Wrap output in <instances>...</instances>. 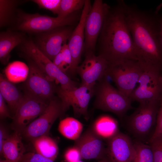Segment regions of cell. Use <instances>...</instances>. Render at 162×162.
Wrapping results in <instances>:
<instances>
[{
    "mask_svg": "<svg viewBox=\"0 0 162 162\" xmlns=\"http://www.w3.org/2000/svg\"><path fill=\"white\" fill-rule=\"evenodd\" d=\"M131 34L138 61L143 70L162 72L160 15L156 11L141 10L136 5L118 0Z\"/></svg>",
    "mask_w": 162,
    "mask_h": 162,
    "instance_id": "obj_1",
    "label": "cell"
},
{
    "mask_svg": "<svg viewBox=\"0 0 162 162\" xmlns=\"http://www.w3.org/2000/svg\"><path fill=\"white\" fill-rule=\"evenodd\" d=\"M98 40V55L109 64L126 60L138 61L133 39L118 1L108 10Z\"/></svg>",
    "mask_w": 162,
    "mask_h": 162,
    "instance_id": "obj_2",
    "label": "cell"
},
{
    "mask_svg": "<svg viewBox=\"0 0 162 162\" xmlns=\"http://www.w3.org/2000/svg\"><path fill=\"white\" fill-rule=\"evenodd\" d=\"M75 11L63 18L29 14L18 9L16 17L13 26L9 30L36 34L48 31L58 27L73 26L79 21L81 12Z\"/></svg>",
    "mask_w": 162,
    "mask_h": 162,
    "instance_id": "obj_3",
    "label": "cell"
},
{
    "mask_svg": "<svg viewBox=\"0 0 162 162\" xmlns=\"http://www.w3.org/2000/svg\"><path fill=\"white\" fill-rule=\"evenodd\" d=\"M160 101L140 103L134 112L128 117V130L136 140L146 143L149 142L152 136L151 132L155 126Z\"/></svg>",
    "mask_w": 162,
    "mask_h": 162,
    "instance_id": "obj_4",
    "label": "cell"
},
{
    "mask_svg": "<svg viewBox=\"0 0 162 162\" xmlns=\"http://www.w3.org/2000/svg\"><path fill=\"white\" fill-rule=\"evenodd\" d=\"M104 77L95 87V108L114 113L120 118L131 109L132 100L129 97L114 88Z\"/></svg>",
    "mask_w": 162,
    "mask_h": 162,
    "instance_id": "obj_5",
    "label": "cell"
},
{
    "mask_svg": "<svg viewBox=\"0 0 162 162\" xmlns=\"http://www.w3.org/2000/svg\"><path fill=\"white\" fill-rule=\"evenodd\" d=\"M21 52L28 56L40 69L52 81L59 83L62 90L69 91L78 87L76 82L67 74L58 68L53 62L43 54L38 49L32 39L27 38L19 45Z\"/></svg>",
    "mask_w": 162,
    "mask_h": 162,
    "instance_id": "obj_6",
    "label": "cell"
},
{
    "mask_svg": "<svg viewBox=\"0 0 162 162\" xmlns=\"http://www.w3.org/2000/svg\"><path fill=\"white\" fill-rule=\"evenodd\" d=\"M20 55L27 61L29 68L23 86L24 94L49 102L54 98L57 87L30 58L22 52Z\"/></svg>",
    "mask_w": 162,
    "mask_h": 162,
    "instance_id": "obj_7",
    "label": "cell"
},
{
    "mask_svg": "<svg viewBox=\"0 0 162 162\" xmlns=\"http://www.w3.org/2000/svg\"><path fill=\"white\" fill-rule=\"evenodd\" d=\"M143 70L137 61L126 60L109 64L106 73L117 89L130 98Z\"/></svg>",
    "mask_w": 162,
    "mask_h": 162,
    "instance_id": "obj_8",
    "label": "cell"
},
{
    "mask_svg": "<svg viewBox=\"0 0 162 162\" xmlns=\"http://www.w3.org/2000/svg\"><path fill=\"white\" fill-rule=\"evenodd\" d=\"M110 6L101 0H94L92 6L85 23L83 50L85 54L94 53L105 17Z\"/></svg>",
    "mask_w": 162,
    "mask_h": 162,
    "instance_id": "obj_9",
    "label": "cell"
},
{
    "mask_svg": "<svg viewBox=\"0 0 162 162\" xmlns=\"http://www.w3.org/2000/svg\"><path fill=\"white\" fill-rule=\"evenodd\" d=\"M74 30L73 26L60 27L35 34L33 40L41 52L53 61L63 45L67 44Z\"/></svg>",
    "mask_w": 162,
    "mask_h": 162,
    "instance_id": "obj_10",
    "label": "cell"
},
{
    "mask_svg": "<svg viewBox=\"0 0 162 162\" xmlns=\"http://www.w3.org/2000/svg\"><path fill=\"white\" fill-rule=\"evenodd\" d=\"M64 112L60 99L54 98L43 113L30 123L21 134L31 140L42 136L47 135L55 121Z\"/></svg>",
    "mask_w": 162,
    "mask_h": 162,
    "instance_id": "obj_11",
    "label": "cell"
},
{
    "mask_svg": "<svg viewBox=\"0 0 162 162\" xmlns=\"http://www.w3.org/2000/svg\"><path fill=\"white\" fill-rule=\"evenodd\" d=\"M95 87L80 85L70 91L64 90L60 86L57 87L56 92L61 101L64 112L71 106L75 116H82L88 119V108L89 101L94 94Z\"/></svg>",
    "mask_w": 162,
    "mask_h": 162,
    "instance_id": "obj_12",
    "label": "cell"
},
{
    "mask_svg": "<svg viewBox=\"0 0 162 162\" xmlns=\"http://www.w3.org/2000/svg\"><path fill=\"white\" fill-rule=\"evenodd\" d=\"M138 83L130 97L132 101L140 103L162 100V72L143 70Z\"/></svg>",
    "mask_w": 162,
    "mask_h": 162,
    "instance_id": "obj_13",
    "label": "cell"
},
{
    "mask_svg": "<svg viewBox=\"0 0 162 162\" xmlns=\"http://www.w3.org/2000/svg\"><path fill=\"white\" fill-rule=\"evenodd\" d=\"M49 102L24 94L22 100L13 117L12 129L15 131L21 134L30 123L43 113Z\"/></svg>",
    "mask_w": 162,
    "mask_h": 162,
    "instance_id": "obj_14",
    "label": "cell"
},
{
    "mask_svg": "<svg viewBox=\"0 0 162 162\" xmlns=\"http://www.w3.org/2000/svg\"><path fill=\"white\" fill-rule=\"evenodd\" d=\"M109 65L100 56H96L94 53L85 54L84 61L76 70L81 79L80 85L95 86L97 81H100L106 76Z\"/></svg>",
    "mask_w": 162,
    "mask_h": 162,
    "instance_id": "obj_15",
    "label": "cell"
},
{
    "mask_svg": "<svg viewBox=\"0 0 162 162\" xmlns=\"http://www.w3.org/2000/svg\"><path fill=\"white\" fill-rule=\"evenodd\" d=\"M92 6L90 1L86 0L78 23L68 40L67 44L72 58V65L68 73L70 75H74L76 73L84 50L85 23Z\"/></svg>",
    "mask_w": 162,
    "mask_h": 162,
    "instance_id": "obj_16",
    "label": "cell"
},
{
    "mask_svg": "<svg viewBox=\"0 0 162 162\" xmlns=\"http://www.w3.org/2000/svg\"><path fill=\"white\" fill-rule=\"evenodd\" d=\"M102 139L91 128L75 140L74 146L79 150L82 159L101 160L107 157V147Z\"/></svg>",
    "mask_w": 162,
    "mask_h": 162,
    "instance_id": "obj_17",
    "label": "cell"
},
{
    "mask_svg": "<svg viewBox=\"0 0 162 162\" xmlns=\"http://www.w3.org/2000/svg\"><path fill=\"white\" fill-rule=\"evenodd\" d=\"M107 153L111 162H133L135 155L133 142L128 135L119 131L108 140Z\"/></svg>",
    "mask_w": 162,
    "mask_h": 162,
    "instance_id": "obj_18",
    "label": "cell"
},
{
    "mask_svg": "<svg viewBox=\"0 0 162 162\" xmlns=\"http://www.w3.org/2000/svg\"><path fill=\"white\" fill-rule=\"evenodd\" d=\"M26 33L8 29L0 33V60L7 64L10 56V53L16 46L22 44L26 39Z\"/></svg>",
    "mask_w": 162,
    "mask_h": 162,
    "instance_id": "obj_19",
    "label": "cell"
},
{
    "mask_svg": "<svg viewBox=\"0 0 162 162\" xmlns=\"http://www.w3.org/2000/svg\"><path fill=\"white\" fill-rule=\"evenodd\" d=\"M0 94L8 104L14 116L22 100L23 95L2 74L0 75Z\"/></svg>",
    "mask_w": 162,
    "mask_h": 162,
    "instance_id": "obj_20",
    "label": "cell"
},
{
    "mask_svg": "<svg viewBox=\"0 0 162 162\" xmlns=\"http://www.w3.org/2000/svg\"><path fill=\"white\" fill-rule=\"evenodd\" d=\"M21 135L20 133L14 131L4 142L1 154L5 159L11 162H19L25 154Z\"/></svg>",
    "mask_w": 162,
    "mask_h": 162,
    "instance_id": "obj_21",
    "label": "cell"
},
{
    "mask_svg": "<svg viewBox=\"0 0 162 162\" xmlns=\"http://www.w3.org/2000/svg\"><path fill=\"white\" fill-rule=\"evenodd\" d=\"M26 0H0V27H11L17 16V7ZM10 27V28H11Z\"/></svg>",
    "mask_w": 162,
    "mask_h": 162,
    "instance_id": "obj_22",
    "label": "cell"
},
{
    "mask_svg": "<svg viewBox=\"0 0 162 162\" xmlns=\"http://www.w3.org/2000/svg\"><path fill=\"white\" fill-rule=\"evenodd\" d=\"M92 128L94 132L103 139L108 140L119 131L117 121L106 116L98 118L94 122Z\"/></svg>",
    "mask_w": 162,
    "mask_h": 162,
    "instance_id": "obj_23",
    "label": "cell"
},
{
    "mask_svg": "<svg viewBox=\"0 0 162 162\" xmlns=\"http://www.w3.org/2000/svg\"><path fill=\"white\" fill-rule=\"evenodd\" d=\"M36 153L54 161L58 153L56 142L47 135H43L31 140Z\"/></svg>",
    "mask_w": 162,
    "mask_h": 162,
    "instance_id": "obj_24",
    "label": "cell"
},
{
    "mask_svg": "<svg viewBox=\"0 0 162 162\" xmlns=\"http://www.w3.org/2000/svg\"><path fill=\"white\" fill-rule=\"evenodd\" d=\"M83 126L82 124L74 118L68 117L61 120L58 129L60 133L66 138L76 140L81 136Z\"/></svg>",
    "mask_w": 162,
    "mask_h": 162,
    "instance_id": "obj_25",
    "label": "cell"
},
{
    "mask_svg": "<svg viewBox=\"0 0 162 162\" xmlns=\"http://www.w3.org/2000/svg\"><path fill=\"white\" fill-rule=\"evenodd\" d=\"M133 142L135 155L133 162H154L153 153L149 144L136 140Z\"/></svg>",
    "mask_w": 162,
    "mask_h": 162,
    "instance_id": "obj_26",
    "label": "cell"
},
{
    "mask_svg": "<svg viewBox=\"0 0 162 162\" xmlns=\"http://www.w3.org/2000/svg\"><path fill=\"white\" fill-rule=\"evenodd\" d=\"M52 62L61 70L68 75L72 65V58L68 44L63 45Z\"/></svg>",
    "mask_w": 162,
    "mask_h": 162,
    "instance_id": "obj_27",
    "label": "cell"
},
{
    "mask_svg": "<svg viewBox=\"0 0 162 162\" xmlns=\"http://www.w3.org/2000/svg\"><path fill=\"white\" fill-rule=\"evenodd\" d=\"M86 0H61L57 17L63 18L83 8Z\"/></svg>",
    "mask_w": 162,
    "mask_h": 162,
    "instance_id": "obj_28",
    "label": "cell"
},
{
    "mask_svg": "<svg viewBox=\"0 0 162 162\" xmlns=\"http://www.w3.org/2000/svg\"><path fill=\"white\" fill-rule=\"evenodd\" d=\"M40 8H44L51 11L54 14H58L61 0H33Z\"/></svg>",
    "mask_w": 162,
    "mask_h": 162,
    "instance_id": "obj_29",
    "label": "cell"
},
{
    "mask_svg": "<svg viewBox=\"0 0 162 162\" xmlns=\"http://www.w3.org/2000/svg\"><path fill=\"white\" fill-rule=\"evenodd\" d=\"M154 155V162H162V136L150 142Z\"/></svg>",
    "mask_w": 162,
    "mask_h": 162,
    "instance_id": "obj_30",
    "label": "cell"
},
{
    "mask_svg": "<svg viewBox=\"0 0 162 162\" xmlns=\"http://www.w3.org/2000/svg\"><path fill=\"white\" fill-rule=\"evenodd\" d=\"M54 161L37 153L29 152L24 154L19 162H54Z\"/></svg>",
    "mask_w": 162,
    "mask_h": 162,
    "instance_id": "obj_31",
    "label": "cell"
},
{
    "mask_svg": "<svg viewBox=\"0 0 162 162\" xmlns=\"http://www.w3.org/2000/svg\"><path fill=\"white\" fill-rule=\"evenodd\" d=\"M161 136H162V100L160 101L157 114L155 129L148 143Z\"/></svg>",
    "mask_w": 162,
    "mask_h": 162,
    "instance_id": "obj_32",
    "label": "cell"
},
{
    "mask_svg": "<svg viewBox=\"0 0 162 162\" xmlns=\"http://www.w3.org/2000/svg\"><path fill=\"white\" fill-rule=\"evenodd\" d=\"M64 158L66 162H77L82 159L79 150L75 146L67 150L64 154Z\"/></svg>",
    "mask_w": 162,
    "mask_h": 162,
    "instance_id": "obj_33",
    "label": "cell"
},
{
    "mask_svg": "<svg viewBox=\"0 0 162 162\" xmlns=\"http://www.w3.org/2000/svg\"><path fill=\"white\" fill-rule=\"evenodd\" d=\"M5 100L0 94V117L1 118H4L7 117H10V114L8 108L6 104Z\"/></svg>",
    "mask_w": 162,
    "mask_h": 162,
    "instance_id": "obj_34",
    "label": "cell"
},
{
    "mask_svg": "<svg viewBox=\"0 0 162 162\" xmlns=\"http://www.w3.org/2000/svg\"><path fill=\"white\" fill-rule=\"evenodd\" d=\"M8 129L3 124H1L0 126V153L1 154L2 147L5 141L9 135Z\"/></svg>",
    "mask_w": 162,
    "mask_h": 162,
    "instance_id": "obj_35",
    "label": "cell"
},
{
    "mask_svg": "<svg viewBox=\"0 0 162 162\" xmlns=\"http://www.w3.org/2000/svg\"><path fill=\"white\" fill-rule=\"evenodd\" d=\"M160 35L162 43V16H160Z\"/></svg>",
    "mask_w": 162,
    "mask_h": 162,
    "instance_id": "obj_36",
    "label": "cell"
},
{
    "mask_svg": "<svg viewBox=\"0 0 162 162\" xmlns=\"http://www.w3.org/2000/svg\"><path fill=\"white\" fill-rule=\"evenodd\" d=\"M0 162H11L7 159H5V160L1 159L0 160Z\"/></svg>",
    "mask_w": 162,
    "mask_h": 162,
    "instance_id": "obj_37",
    "label": "cell"
},
{
    "mask_svg": "<svg viewBox=\"0 0 162 162\" xmlns=\"http://www.w3.org/2000/svg\"><path fill=\"white\" fill-rule=\"evenodd\" d=\"M77 162H84L81 160H80L78 161Z\"/></svg>",
    "mask_w": 162,
    "mask_h": 162,
    "instance_id": "obj_38",
    "label": "cell"
}]
</instances>
